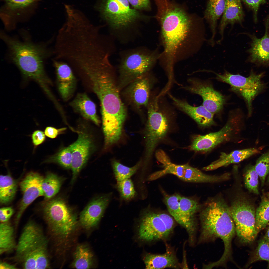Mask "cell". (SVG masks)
<instances>
[{
  "instance_id": "cell-1",
  "label": "cell",
  "mask_w": 269,
  "mask_h": 269,
  "mask_svg": "<svg viewBox=\"0 0 269 269\" xmlns=\"http://www.w3.org/2000/svg\"><path fill=\"white\" fill-rule=\"evenodd\" d=\"M155 3L163 49L159 58L171 74L176 62L200 50L206 40L205 31L184 10L168 0H157Z\"/></svg>"
},
{
  "instance_id": "cell-35",
  "label": "cell",
  "mask_w": 269,
  "mask_h": 269,
  "mask_svg": "<svg viewBox=\"0 0 269 269\" xmlns=\"http://www.w3.org/2000/svg\"><path fill=\"white\" fill-rule=\"evenodd\" d=\"M72 159V152L70 146L60 149L44 162L57 164L66 169H71Z\"/></svg>"
},
{
  "instance_id": "cell-3",
  "label": "cell",
  "mask_w": 269,
  "mask_h": 269,
  "mask_svg": "<svg viewBox=\"0 0 269 269\" xmlns=\"http://www.w3.org/2000/svg\"><path fill=\"white\" fill-rule=\"evenodd\" d=\"M201 230L199 243L219 238L223 242V254L217 261L211 263L212 267L223 266L232 259V242L236 234L235 224L229 212V207L221 198L208 202L200 213Z\"/></svg>"
},
{
  "instance_id": "cell-20",
  "label": "cell",
  "mask_w": 269,
  "mask_h": 269,
  "mask_svg": "<svg viewBox=\"0 0 269 269\" xmlns=\"http://www.w3.org/2000/svg\"><path fill=\"white\" fill-rule=\"evenodd\" d=\"M269 17L265 23L264 36L261 38L255 35L246 33L251 40L250 47L247 50L249 54L248 61L258 66H267L269 65Z\"/></svg>"
},
{
  "instance_id": "cell-17",
  "label": "cell",
  "mask_w": 269,
  "mask_h": 269,
  "mask_svg": "<svg viewBox=\"0 0 269 269\" xmlns=\"http://www.w3.org/2000/svg\"><path fill=\"white\" fill-rule=\"evenodd\" d=\"M44 178L38 173L31 172L20 183L23 196L16 217L17 223L27 208L36 198L43 196L42 183Z\"/></svg>"
},
{
  "instance_id": "cell-10",
  "label": "cell",
  "mask_w": 269,
  "mask_h": 269,
  "mask_svg": "<svg viewBox=\"0 0 269 269\" xmlns=\"http://www.w3.org/2000/svg\"><path fill=\"white\" fill-rule=\"evenodd\" d=\"M157 160L161 163L164 169L151 174L150 180L156 179L167 174L174 175L184 181L195 183H216L227 180L226 173L220 175H211L204 174L199 169L188 164L177 165L172 163L165 152L161 149L156 152Z\"/></svg>"
},
{
  "instance_id": "cell-22",
  "label": "cell",
  "mask_w": 269,
  "mask_h": 269,
  "mask_svg": "<svg viewBox=\"0 0 269 269\" xmlns=\"http://www.w3.org/2000/svg\"><path fill=\"white\" fill-rule=\"evenodd\" d=\"M169 95L177 107L189 115L200 126L207 127L215 124L214 119V114L202 105L193 106L185 101L177 99L171 95Z\"/></svg>"
},
{
  "instance_id": "cell-18",
  "label": "cell",
  "mask_w": 269,
  "mask_h": 269,
  "mask_svg": "<svg viewBox=\"0 0 269 269\" xmlns=\"http://www.w3.org/2000/svg\"><path fill=\"white\" fill-rule=\"evenodd\" d=\"M147 74L127 85L123 93L127 102L137 109L147 106L149 102L150 83Z\"/></svg>"
},
{
  "instance_id": "cell-4",
  "label": "cell",
  "mask_w": 269,
  "mask_h": 269,
  "mask_svg": "<svg viewBox=\"0 0 269 269\" xmlns=\"http://www.w3.org/2000/svg\"><path fill=\"white\" fill-rule=\"evenodd\" d=\"M1 38L10 50L12 60L25 78L38 82L45 91L52 83L45 73L43 61L49 52L41 46L27 42H22L2 32Z\"/></svg>"
},
{
  "instance_id": "cell-41",
  "label": "cell",
  "mask_w": 269,
  "mask_h": 269,
  "mask_svg": "<svg viewBox=\"0 0 269 269\" xmlns=\"http://www.w3.org/2000/svg\"><path fill=\"white\" fill-rule=\"evenodd\" d=\"M9 7L13 9L22 8L28 6L37 0H3Z\"/></svg>"
},
{
  "instance_id": "cell-32",
  "label": "cell",
  "mask_w": 269,
  "mask_h": 269,
  "mask_svg": "<svg viewBox=\"0 0 269 269\" xmlns=\"http://www.w3.org/2000/svg\"><path fill=\"white\" fill-rule=\"evenodd\" d=\"M179 196L178 194L166 195L164 197V201L170 215L188 233L189 230L188 225L179 206Z\"/></svg>"
},
{
  "instance_id": "cell-33",
  "label": "cell",
  "mask_w": 269,
  "mask_h": 269,
  "mask_svg": "<svg viewBox=\"0 0 269 269\" xmlns=\"http://www.w3.org/2000/svg\"><path fill=\"white\" fill-rule=\"evenodd\" d=\"M14 229L8 222L0 225V253L2 254L16 247Z\"/></svg>"
},
{
  "instance_id": "cell-43",
  "label": "cell",
  "mask_w": 269,
  "mask_h": 269,
  "mask_svg": "<svg viewBox=\"0 0 269 269\" xmlns=\"http://www.w3.org/2000/svg\"><path fill=\"white\" fill-rule=\"evenodd\" d=\"M158 216L164 224L168 232L171 234L174 229L175 223L172 216L164 212L158 213Z\"/></svg>"
},
{
  "instance_id": "cell-6",
  "label": "cell",
  "mask_w": 269,
  "mask_h": 269,
  "mask_svg": "<svg viewBox=\"0 0 269 269\" xmlns=\"http://www.w3.org/2000/svg\"><path fill=\"white\" fill-rule=\"evenodd\" d=\"M160 54L143 47L128 50L122 52L118 67L120 90L148 73L159 59Z\"/></svg>"
},
{
  "instance_id": "cell-36",
  "label": "cell",
  "mask_w": 269,
  "mask_h": 269,
  "mask_svg": "<svg viewBox=\"0 0 269 269\" xmlns=\"http://www.w3.org/2000/svg\"><path fill=\"white\" fill-rule=\"evenodd\" d=\"M141 164V161H140L134 166L128 167L116 160L113 161L112 168L117 182L129 178L136 172Z\"/></svg>"
},
{
  "instance_id": "cell-37",
  "label": "cell",
  "mask_w": 269,
  "mask_h": 269,
  "mask_svg": "<svg viewBox=\"0 0 269 269\" xmlns=\"http://www.w3.org/2000/svg\"><path fill=\"white\" fill-rule=\"evenodd\" d=\"M260 260L267 261L269 268V239L264 237L259 241L247 266Z\"/></svg>"
},
{
  "instance_id": "cell-28",
  "label": "cell",
  "mask_w": 269,
  "mask_h": 269,
  "mask_svg": "<svg viewBox=\"0 0 269 269\" xmlns=\"http://www.w3.org/2000/svg\"><path fill=\"white\" fill-rule=\"evenodd\" d=\"M227 0H209L204 13V17L209 24L212 33L208 44L213 47L215 44V38L218 20L223 13Z\"/></svg>"
},
{
  "instance_id": "cell-12",
  "label": "cell",
  "mask_w": 269,
  "mask_h": 269,
  "mask_svg": "<svg viewBox=\"0 0 269 269\" xmlns=\"http://www.w3.org/2000/svg\"><path fill=\"white\" fill-rule=\"evenodd\" d=\"M243 116L239 110L231 112L224 126L220 130L193 138L190 149L203 153L210 151L218 145L230 141L240 132Z\"/></svg>"
},
{
  "instance_id": "cell-9",
  "label": "cell",
  "mask_w": 269,
  "mask_h": 269,
  "mask_svg": "<svg viewBox=\"0 0 269 269\" xmlns=\"http://www.w3.org/2000/svg\"><path fill=\"white\" fill-rule=\"evenodd\" d=\"M229 210L239 241L244 244L253 242L258 234L253 205L243 196H238L232 202Z\"/></svg>"
},
{
  "instance_id": "cell-38",
  "label": "cell",
  "mask_w": 269,
  "mask_h": 269,
  "mask_svg": "<svg viewBox=\"0 0 269 269\" xmlns=\"http://www.w3.org/2000/svg\"><path fill=\"white\" fill-rule=\"evenodd\" d=\"M244 175V183L247 188L251 192L259 194V176L255 170L254 166L251 165L247 167Z\"/></svg>"
},
{
  "instance_id": "cell-2",
  "label": "cell",
  "mask_w": 269,
  "mask_h": 269,
  "mask_svg": "<svg viewBox=\"0 0 269 269\" xmlns=\"http://www.w3.org/2000/svg\"><path fill=\"white\" fill-rule=\"evenodd\" d=\"M114 72L113 66H110L91 70L84 74L100 103L104 143L108 145L120 138L127 116Z\"/></svg>"
},
{
  "instance_id": "cell-7",
  "label": "cell",
  "mask_w": 269,
  "mask_h": 269,
  "mask_svg": "<svg viewBox=\"0 0 269 269\" xmlns=\"http://www.w3.org/2000/svg\"><path fill=\"white\" fill-rule=\"evenodd\" d=\"M96 7L110 28L117 33L130 30L144 18L137 10L130 7L128 0H99Z\"/></svg>"
},
{
  "instance_id": "cell-15",
  "label": "cell",
  "mask_w": 269,
  "mask_h": 269,
  "mask_svg": "<svg viewBox=\"0 0 269 269\" xmlns=\"http://www.w3.org/2000/svg\"><path fill=\"white\" fill-rule=\"evenodd\" d=\"M76 132L78 134L77 140L69 145L72 157L71 168L72 172L71 184L75 181L94 148L92 138L87 132L83 130H78Z\"/></svg>"
},
{
  "instance_id": "cell-46",
  "label": "cell",
  "mask_w": 269,
  "mask_h": 269,
  "mask_svg": "<svg viewBox=\"0 0 269 269\" xmlns=\"http://www.w3.org/2000/svg\"><path fill=\"white\" fill-rule=\"evenodd\" d=\"M66 129V127L57 129L52 127L48 126L46 128L44 133L47 137L51 138L54 139L64 132Z\"/></svg>"
},
{
  "instance_id": "cell-26",
  "label": "cell",
  "mask_w": 269,
  "mask_h": 269,
  "mask_svg": "<svg viewBox=\"0 0 269 269\" xmlns=\"http://www.w3.org/2000/svg\"><path fill=\"white\" fill-rule=\"evenodd\" d=\"M259 152L256 148H250L235 150L229 153L222 152L218 159L203 167L202 169L212 171L230 164L238 163Z\"/></svg>"
},
{
  "instance_id": "cell-42",
  "label": "cell",
  "mask_w": 269,
  "mask_h": 269,
  "mask_svg": "<svg viewBox=\"0 0 269 269\" xmlns=\"http://www.w3.org/2000/svg\"><path fill=\"white\" fill-rule=\"evenodd\" d=\"M253 11L254 20L257 21V14L260 5L266 2V0H241Z\"/></svg>"
},
{
  "instance_id": "cell-49",
  "label": "cell",
  "mask_w": 269,
  "mask_h": 269,
  "mask_svg": "<svg viewBox=\"0 0 269 269\" xmlns=\"http://www.w3.org/2000/svg\"><path fill=\"white\" fill-rule=\"evenodd\" d=\"M264 237L269 239V226L267 228L266 233Z\"/></svg>"
},
{
  "instance_id": "cell-45",
  "label": "cell",
  "mask_w": 269,
  "mask_h": 269,
  "mask_svg": "<svg viewBox=\"0 0 269 269\" xmlns=\"http://www.w3.org/2000/svg\"><path fill=\"white\" fill-rule=\"evenodd\" d=\"M45 134L43 131L39 130L34 131L31 135V139L33 145L38 146L43 143L46 139Z\"/></svg>"
},
{
  "instance_id": "cell-5",
  "label": "cell",
  "mask_w": 269,
  "mask_h": 269,
  "mask_svg": "<svg viewBox=\"0 0 269 269\" xmlns=\"http://www.w3.org/2000/svg\"><path fill=\"white\" fill-rule=\"evenodd\" d=\"M48 241L40 226L28 222L23 228L16 246V259L25 269L49 267Z\"/></svg>"
},
{
  "instance_id": "cell-48",
  "label": "cell",
  "mask_w": 269,
  "mask_h": 269,
  "mask_svg": "<svg viewBox=\"0 0 269 269\" xmlns=\"http://www.w3.org/2000/svg\"><path fill=\"white\" fill-rule=\"evenodd\" d=\"M17 268L14 265L4 262H0V269H16Z\"/></svg>"
},
{
  "instance_id": "cell-50",
  "label": "cell",
  "mask_w": 269,
  "mask_h": 269,
  "mask_svg": "<svg viewBox=\"0 0 269 269\" xmlns=\"http://www.w3.org/2000/svg\"><path fill=\"white\" fill-rule=\"evenodd\" d=\"M268 199H269V193L268 194Z\"/></svg>"
},
{
  "instance_id": "cell-13",
  "label": "cell",
  "mask_w": 269,
  "mask_h": 269,
  "mask_svg": "<svg viewBox=\"0 0 269 269\" xmlns=\"http://www.w3.org/2000/svg\"><path fill=\"white\" fill-rule=\"evenodd\" d=\"M147 107L148 120L145 131V164L150 160L156 146L165 136L169 128L168 118L160 109L157 98L149 101Z\"/></svg>"
},
{
  "instance_id": "cell-47",
  "label": "cell",
  "mask_w": 269,
  "mask_h": 269,
  "mask_svg": "<svg viewBox=\"0 0 269 269\" xmlns=\"http://www.w3.org/2000/svg\"><path fill=\"white\" fill-rule=\"evenodd\" d=\"M14 210L11 207L1 208L0 210V220L1 222H8L14 213Z\"/></svg>"
},
{
  "instance_id": "cell-23",
  "label": "cell",
  "mask_w": 269,
  "mask_h": 269,
  "mask_svg": "<svg viewBox=\"0 0 269 269\" xmlns=\"http://www.w3.org/2000/svg\"><path fill=\"white\" fill-rule=\"evenodd\" d=\"M166 251L162 254L148 253L145 256L144 261L146 269H162L166 268L179 269V262L174 250L166 245Z\"/></svg>"
},
{
  "instance_id": "cell-39",
  "label": "cell",
  "mask_w": 269,
  "mask_h": 269,
  "mask_svg": "<svg viewBox=\"0 0 269 269\" xmlns=\"http://www.w3.org/2000/svg\"><path fill=\"white\" fill-rule=\"evenodd\" d=\"M254 167L262 185H263L266 176L269 173V152L263 154L258 158Z\"/></svg>"
},
{
  "instance_id": "cell-30",
  "label": "cell",
  "mask_w": 269,
  "mask_h": 269,
  "mask_svg": "<svg viewBox=\"0 0 269 269\" xmlns=\"http://www.w3.org/2000/svg\"><path fill=\"white\" fill-rule=\"evenodd\" d=\"M73 256L72 267L80 269H88L92 267L94 255L88 246L84 244L78 245Z\"/></svg>"
},
{
  "instance_id": "cell-40",
  "label": "cell",
  "mask_w": 269,
  "mask_h": 269,
  "mask_svg": "<svg viewBox=\"0 0 269 269\" xmlns=\"http://www.w3.org/2000/svg\"><path fill=\"white\" fill-rule=\"evenodd\" d=\"M117 185L121 195L124 199L129 200L135 195L136 192L133 184L129 178L117 182Z\"/></svg>"
},
{
  "instance_id": "cell-21",
  "label": "cell",
  "mask_w": 269,
  "mask_h": 269,
  "mask_svg": "<svg viewBox=\"0 0 269 269\" xmlns=\"http://www.w3.org/2000/svg\"><path fill=\"white\" fill-rule=\"evenodd\" d=\"M109 195L99 196L92 200L81 212L79 221L84 228L89 229L98 223L109 201Z\"/></svg>"
},
{
  "instance_id": "cell-8",
  "label": "cell",
  "mask_w": 269,
  "mask_h": 269,
  "mask_svg": "<svg viewBox=\"0 0 269 269\" xmlns=\"http://www.w3.org/2000/svg\"><path fill=\"white\" fill-rule=\"evenodd\" d=\"M43 212L48 228L54 236L66 238L75 229L78 223L76 215L62 198L45 201Z\"/></svg>"
},
{
  "instance_id": "cell-11",
  "label": "cell",
  "mask_w": 269,
  "mask_h": 269,
  "mask_svg": "<svg viewBox=\"0 0 269 269\" xmlns=\"http://www.w3.org/2000/svg\"><path fill=\"white\" fill-rule=\"evenodd\" d=\"M208 71L215 74L217 80L229 84L231 90L243 98L247 106L248 116L250 117L252 113L253 100L266 87V84L261 80L264 72L257 74L251 71L249 76L246 77L239 74H232L225 70L221 74L211 70Z\"/></svg>"
},
{
  "instance_id": "cell-14",
  "label": "cell",
  "mask_w": 269,
  "mask_h": 269,
  "mask_svg": "<svg viewBox=\"0 0 269 269\" xmlns=\"http://www.w3.org/2000/svg\"><path fill=\"white\" fill-rule=\"evenodd\" d=\"M189 85L184 87L191 92L201 96L202 105L208 110L214 114L223 109L225 99L220 92L215 90L209 82L195 78L190 79Z\"/></svg>"
},
{
  "instance_id": "cell-16",
  "label": "cell",
  "mask_w": 269,
  "mask_h": 269,
  "mask_svg": "<svg viewBox=\"0 0 269 269\" xmlns=\"http://www.w3.org/2000/svg\"><path fill=\"white\" fill-rule=\"evenodd\" d=\"M170 235L158 213L149 210L144 211L139 229L140 239L148 242L164 240Z\"/></svg>"
},
{
  "instance_id": "cell-44",
  "label": "cell",
  "mask_w": 269,
  "mask_h": 269,
  "mask_svg": "<svg viewBox=\"0 0 269 269\" xmlns=\"http://www.w3.org/2000/svg\"><path fill=\"white\" fill-rule=\"evenodd\" d=\"M134 8L137 10H149L150 8L149 0H128Z\"/></svg>"
},
{
  "instance_id": "cell-19",
  "label": "cell",
  "mask_w": 269,
  "mask_h": 269,
  "mask_svg": "<svg viewBox=\"0 0 269 269\" xmlns=\"http://www.w3.org/2000/svg\"><path fill=\"white\" fill-rule=\"evenodd\" d=\"M55 68L58 90L62 100L67 102L73 97L77 81L72 69L66 63L53 61Z\"/></svg>"
},
{
  "instance_id": "cell-24",
  "label": "cell",
  "mask_w": 269,
  "mask_h": 269,
  "mask_svg": "<svg viewBox=\"0 0 269 269\" xmlns=\"http://www.w3.org/2000/svg\"><path fill=\"white\" fill-rule=\"evenodd\" d=\"M241 0H227L225 7L219 27L220 38L216 42L220 44L223 40L224 30L227 25L235 23L242 24L244 16Z\"/></svg>"
},
{
  "instance_id": "cell-34",
  "label": "cell",
  "mask_w": 269,
  "mask_h": 269,
  "mask_svg": "<svg viewBox=\"0 0 269 269\" xmlns=\"http://www.w3.org/2000/svg\"><path fill=\"white\" fill-rule=\"evenodd\" d=\"M256 229L258 234L269 223V199L263 198L255 210Z\"/></svg>"
},
{
  "instance_id": "cell-29",
  "label": "cell",
  "mask_w": 269,
  "mask_h": 269,
  "mask_svg": "<svg viewBox=\"0 0 269 269\" xmlns=\"http://www.w3.org/2000/svg\"><path fill=\"white\" fill-rule=\"evenodd\" d=\"M17 181L9 174L1 175L0 177V202L2 204L10 203L16 193Z\"/></svg>"
},
{
  "instance_id": "cell-51",
  "label": "cell",
  "mask_w": 269,
  "mask_h": 269,
  "mask_svg": "<svg viewBox=\"0 0 269 269\" xmlns=\"http://www.w3.org/2000/svg\"><path fill=\"white\" fill-rule=\"evenodd\" d=\"M268 180L269 182V177H268Z\"/></svg>"
},
{
  "instance_id": "cell-27",
  "label": "cell",
  "mask_w": 269,
  "mask_h": 269,
  "mask_svg": "<svg viewBox=\"0 0 269 269\" xmlns=\"http://www.w3.org/2000/svg\"><path fill=\"white\" fill-rule=\"evenodd\" d=\"M179 205L189 227V231L187 234L189 243L190 245H192L194 243L196 230L195 215L200 209L199 205L195 200L180 195Z\"/></svg>"
},
{
  "instance_id": "cell-31",
  "label": "cell",
  "mask_w": 269,
  "mask_h": 269,
  "mask_svg": "<svg viewBox=\"0 0 269 269\" xmlns=\"http://www.w3.org/2000/svg\"><path fill=\"white\" fill-rule=\"evenodd\" d=\"M64 179L53 173H48L42 183L43 196L45 201L52 199L59 192Z\"/></svg>"
},
{
  "instance_id": "cell-25",
  "label": "cell",
  "mask_w": 269,
  "mask_h": 269,
  "mask_svg": "<svg viewBox=\"0 0 269 269\" xmlns=\"http://www.w3.org/2000/svg\"><path fill=\"white\" fill-rule=\"evenodd\" d=\"M69 105L74 112L84 118L92 121L97 125L100 124L96 105L85 93H78Z\"/></svg>"
}]
</instances>
